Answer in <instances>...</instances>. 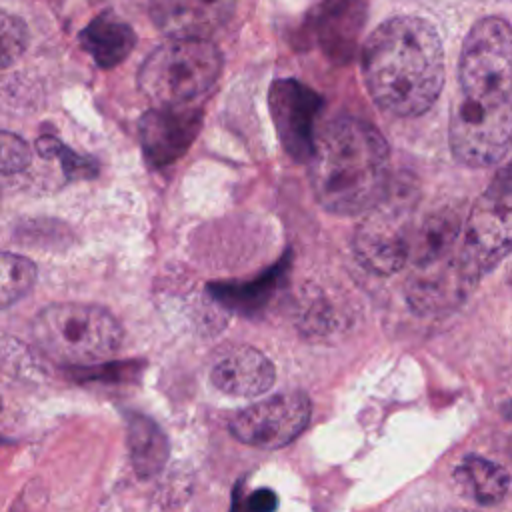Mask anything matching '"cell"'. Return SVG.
Instances as JSON below:
<instances>
[{
  "instance_id": "cell-1",
  "label": "cell",
  "mask_w": 512,
  "mask_h": 512,
  "mask_svg": "<svg viewBox=\"0 0 512 512\" xmlns=\"http://www.w3.org/2000/svg\"><path fill=\"white\" fill-rule=\"evenodd\" d=\"M362 72L372 100L392 116H418L444 84V50L436 28L420 16L382 22L362 50Z\"/></svg>"
},
{
  "instance_id": "cell-2",
  "label": "cell",
  "mask_w": 512,
  "mask_h": 512,
  "mask_svg": "<svg viewBox=\"0 0 512 512\" xmlns=\"http://www.w3.org/2000/svg\"><path fill=\"white\" fill-rule=\"evenodd\" d=\"M308 176L316 202L326 212L366 214L392 184L388 144L372 124L336 118L316 136Z\"/></svg>"
},
{
  "instance_id": "cell-3",
  "label": "cell",
  "mask_w": 512,
  "mask_h": 512,
  "mask_svg": "<svg viewBox=\"0 0 512 512\" xmlns=\"http://www.w3.org/2000/svg\"><path fill=\"white\" fill-rule=\"evenodd\" d=\"M40 352L66 368L108 362L120 348L124 330L102 306L60 302L42 308L32 322Z\"/></svg>"
},
{
  "instance_id": "cell-4",
  "label": "cell",
  "mask_w": 512,
  "mask_h": 512,
  "mask_svg": "<svg viewBox=\"0 0 512 512\" xmlns=\"http://www.w3.org/2000/svg\"><path fill=\"white\" fill-rule=\"evenodd\" d=\"M220 74L222 52L214 42L170 38L144 60L138 88L154 106L186 108L200 104Z\"/></svg>"
},
{
  "instance_id": "cell-5",
  "label": "cell",
  "mask_w": 512,
  "mask_h": 512,
  "mask_svg": "<svg viewBox=\"0 0 512 512\" xmlns=\"http://www.w3.org/2000/svg\"><path fill=\"white\" fill-rule=\"evenodd\" d=\"M416 192L412 184H390L386 196L372 206L356 226L352 248L358 264L374 276L396 274L412 252V214Z\"/></svg>"
},
{
  "instance_id": "cell-6",
  "label": "cell",
  "mask_w": 512,
  "mask_h": 512,
  "mask_svg": "<svg viewBox=\"0 0 512 512\" xmlns=\"http://www.w3.org/2000/svg\"><path fill=\"white\" fill-rule=\"evenodd\" d=\"M512 252V168L500 170L472 204L458 254L466 270L480 280Z\"/></svg>"
},
{
  "instance_id": "cell-7",
  "label": "cell",
  "mask_w": 512,
  "mask_h": 512,
  "mask_svg": "<svg viewBox=\"0 0 512 512\" xmlns=\"http://www.w3.org/2000/svg\"><path fill=\"white\" fill-rule=\"evenodd\" d=\"M458 82L466 100H510L512 26L506 20L488 16L468 30L458 60Z\"/></svg>"
},
{
  "instance_id": "cell-8",
  "label": "cell",
  "mask_w": 512,
  "mask_h": 512,
  "mask_svg": "<svg viewBox=\"0 0 512 512\" xmlns=\"http://www.w3.org/2000/svg\"><path fill=\"white\" fill-rule=\"evenodd\" d=\"M448 142L454 158L468 168L498 164L512 146V104L474 102L458 98L450 124Z\"/></svg>"
},
{
  "instance_id": "cell-9",
  "label": "cell",
  "mask_w": 512,
  "mask_h": 512,
  "mask_svg": "<svg viewBox=\"0 0 512 512\" xmlns=\"http://www.w3.org/2000/svg\"><path fill=\"white\" fill-rule=\"evenodd\" d=\"M310 414V398L300 390H290L242 408L232 416L228 428L242 444L276 450L302 434Z\"/></svg>"
},
{
  "instance_id": "cell-10",
  "label": "cell",
  "mask_w": 512,
  "mask_h": 512,
  "mask_svg": "<svg viewBox=\"0 0 512 512\" xmlns=\"http://www.w3.org/2000/svg\"><path fill=\"white\" fill-rule=\"evenodd\" d=\"M476 284L478 280L466 270L456 250L444 258L412 264L404 294L412 312L436 316L458 308Z\"/></svg>"
},
{
  "instance_id": "cell-11",
  "label": "cell",
  "mask_w": 512,
  "mask_h": 512,
  "mask_svg": "<svg viewBox=\"0 0 512 512\" xmlns=\"http://www.w3.org/2000/svg\"><path fill=\"white\" fill-rule=\"evenodd\" d=\"M322 98L294 78L274 80L268 90V108L286 154L296 162H308L314 150V120Z\"/></svg>"
},
{
  "instance_id": "cell-12",
  "label": "cell",
  "mask_w": 512,
  "mask_h": 512,
  "mask_svg": "<svg viewBox=\"0 0 512 512\" xmlns=\"http://www.w3.org/2000/svg\"><path fill=\"white\" fill-rule=\"evenodd\" d=\"M202 128V110L186 108H150L140 120V146L144 160L152 168H164L182 158Z\"/></svg>"
},
{
  "instance_id": "cell-13",
  "label": "cell",
  "mask_w": 512,
  "mask_h": 512,
  "mask_svg": "<svg viewBox=\"0 0 512 512\" xmlns=\"http://www.w3.org/2000/svg\"><path fill=\"white\" fill-rule=\"evenodd\" d=\"M236 0H150V18L156 28L176 40H206L222 28Z\"/></svg>"
},
{
  "instance_id": "cell-14",
  "label": "cell",
  "mask_w": 512,
  "mask_h": 512,
  "mask_svg": "<svg viewBox=\"0 0 512 512\" xmlns=\"http://www.w3.org/2000/svg\"><path fill=\"white\" fill-rule=\"evenodd\" d=\"M274 380V364L254 346L232 348L220 356L210 370V382L216 390L236 398H256L270 390Z\"/></svg>"
},
{
  "instance_id": "cell-15",
  "label": "cell",
  "mask_w": 512,
  "mask_h": 512,
  "mask_svg": "<svg viewBox=\"0 0 512 512\" xmlns=\"http://www.w3.org/2000/svg\"><path fill=\"white\" fill-rule=\"evenodd\" d=\"M290 268V252L278 260L272 268L248 282H212L208 284L210 296L224 308L242 314L256 316L274 298L276 290L284 282Z\"/></svg>"
},
{
  "instance_id": "cell-16",
  "label": "cell",
  "mask_w": 512,
  "mask_h": 512,
  "mask_svg": "<svg viewBox=\"0 0 512 512\" xmlns=\"http://www.w3.org/2000/svg\"><path fill=\"white\" fill-rule=\"evenodd\" d=\"M78 40L100 68L110 70L130 56L136 46V32L114 12H102L80 30Z\"/></svg>"
},
{
  "instance_id": "cell-17",
  "label": "cell",
  "mask_w": 512,
  "mask_h": 512,
  "mask_svg": "<svg viewBox=\"0 0 512 512\" xmlns=\"http://www.w3.org/2000/svg\"><path fill=\"white\" fill-rule=\"evenodd\" d=\"M362 0H324L318 16V40L334 60H346L362 28Z\"/></svg>"
},
{
  "instance_id": "cell-18",
  "label": "cell",
  "mask_w": 512,
  "mask_h": 512,
  "mask_svg": "<svg viewBox=\"0 0 512 512\" xmlns=\"http://www.w3.org/2000/svg\"><path fill=\"white\" fill-rule=\"evenodd\" d=\"M126 444L132 468L140 478H152L164 468L170 452L168 438L150 416L128 412Z\"/></svg>"
},
{
  "instance_id": "cell-19",
  "label": "cell",
  "mask_w": 512,
  "mask_h": 512,
  "mask_svg": "<svg viewBox=\"0 0 512 512\" xmlns=\"http://www.w3.org/2000/svg\"><path fill=\"white\" fill-rule=\"evenodd\" d=\"M454 478L458 486L480 506L498 504L510 490L512 482L504 466L478 454L464 456L454 470Z\"/></svg>"
},
{
  "instance_id": "cell-20",
  "label": "cell",
  "mask_w": 512,
  "mask_h": 512,
  "mask_svg": "<svg viewBox=\"0 0 512 512\" xmlns=\"http://www.w3.org/2000/svg\"><path fill=\"white\" fill-rule=\"evenodd\" d=\"M460 236H462V220L454 210L444 208L432 214L414 234L412 252H410L412 264H422L428 260L454 254L460 246Z\"/></svg>"
},
{
  "instance_id": "cell-21",
  "label": "cell",
  "mask_w": 512,
  "mask_h": 512,
  "mask_svg": "<svg viewBox=\"0 0 512 512\" xmlns=\"http://www.w3.org/2000/svg\"><path fill=\"white\" fill-rule=\"evenodd\" d=\"M36 264L20 254L0 250V310L22 300L36 284Z\"/></svg>"
},
{
  "instance_id": "cell-22",
  "label": "cell",
  "mask_w": 512,
  "mask_h": 512,
  "mask_svg": "<svg viewBox=\"0 0 512 512\" xmlns=\"http://www.w3.org/2000/svg\"><path fill=\"white\" fill-rule=\"evenodd\" d=\"M0 372L16 380H40L48 374L34 350L14 336H0Z\"/></svg>"
},
{
  "instance_id": "cell-23",
  "label": "cell",
  "mask_w": 512,
  "mask_h": 512,
  "mask_svg": "<svg viewBox=\"0 0 512 512\" xmlns=\"http://www.w3.org/2000/svg\"><path fill=\"white\" fill-rule=\"evenodd\" d=\"M36 152L46 160H58L66 180H86L98 174V162L94 158L70 150L54 136H40L36 140Z\"/></svg>"
},
{
  "instance_id": "cell-24",
  "label": "cell",
  "mask_w": 512,
  "mask_h": 512,
  "mask_svg": "<svg viewBox=\"0 0 512 512\" xmlns=\"http://www.w3.org/2000/svg\"><path fill=\"white\" fill-rule=\"evenodd\" d=\"M28 38L26 22L0 8V70L20 60L28 48Z\"/></svg>"
},
{
  "instance_id": "cell-25",
  "label": "cell",
  "mask_w": 512,
  "mask_h": 512,
  "mask_svg": "<svg viewBox=\"0 0 512 512\" xmlns=\"http://www.w3.org/2000/svg\"><path fill=\"white\" fill-rule=\"evenodd\" d=\"M32 150L24 138L0 130V174H16L30 166Z\"/></svg>"
},
{
  "instance_id": "cell-26",
  "label": "cell",
  "mask_w": 512,
  "mask_h": 512,
  "mask_svg": "<svg viewBox=\"0 0 512 512\" xmlns=\"http://www.w3.org/2000/svg\"><path fill=\"white\" fill-rule=\"evenodd\" d=\"M136 374V362L120 364H100V366H82L70 370V378L78 380H130Z\"/></svg>"
},
{
  "instance_id": "cell-27",
  "label": "cell",
  "mask_w": 512,
  "mask_h": 512,
  "mask_svg": "<svg viewBox=\"0 0 512 512\" xmlns=\"http://www.w3.org/2000/svg\"><path fill=\"white\" fill-rule=\"evenodd\" d=\"M232 496H234V504L230 512H274L278 508V496L270 488H258L250 492L242 502L240 484H238Z\"/></svg>"
},
{
  "instance_id": "cell-28",
  "label": "cell",
  "mask_w": 512,
  "mask_h": 512,
  "mask_svg": "<svg viewBox=\"0 0 512 512\" xmlns=\"http://www.w3.org/2000/svg\"><path fill=\"white\" fill-rule=\"evenodd\" d=\"M0 408H2V398H0Z\"/></svg>"
},
{
  "instance_id": "cell-29",
  "label": "cell",
  "mask_w": 512,
  "mask_h": 512,
  "mask_svg": "<svg viewBox=\"0 0 512 512\" xmlns=\"http://www.w3.org/2000/svg\"><path fill=\"white\" fill-rule=\"evenodd\" d=\"M454 512H458V510H454Z\"/></svg>"
},
{
  "instance_id": "cell-30",
  "label": "cell",
  "mask_w": 512,
  "mask_h": 512,
  "mask_svg": "<svg viewBox=\"0 0 512 512\" xmlns=\"http://www.w3.org/2000/svg\"><path fill=\"white\" fill-rule=\"evenodd\" d=\"M510 168H512V164H510Z\"/></svg>"
}]
</instances>
